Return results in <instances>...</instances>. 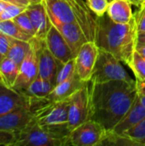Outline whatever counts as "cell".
Wrapping results in <instances>:
<instances>
[{"instance_id":"ee69618b","label":"cell","mask_w":145,"mask_h":146,"mask_svg":"<svg viewBox=\"0 0 145 146\" xmlns=\"http://www.w3.org/2000/svg\"><path fill=\"white\" fill-rule=\"evenodd\" d=\"M110 1H112V0H109V2H110Z\"/></svg>"},{"instance_id":"f1b7e54d","label":"cell","mask_w":145,"mask_h":146,"mask_svg":"<svg viewBox=\"0 0 145 146\" xmlns=\"http://www.w3.org/2000/svg\"><path fill=\"white\" fill-rule=\"evenodd\" d=\"M91 11L97 16H102L107 12L109 0H86Z\"/></svg>"},{"instance_id":"5b68a950","label":"cell","mask_w":145,"mask_h":146,"mask_svg":"<svg viewBox=\"0 0 145 146\" xmlns=\"http://www.w3.org/2000/svg\"><path fill=\"white\" fill-rule=\"evenodd\" d=\"M91 82L68 98V127L70 131L91 119Z\"/></svg>"},{"instance_id":"52a82bcc","label":"cell","mask_w":145,"mask_h":146,"mask_svg":"<svg viewBox=\"0 0 145 146\" xmlns=\"http://www.w3.org/2000/svg\"><path fill=\"white\" fill-rule=\"evenodd\" d=\"M106 131L101 124L90 119L70 132L69 145L100 146Z\"/></svg>"},{"instance_id":"8fae6325","label":"cell","mask_w":145,"mask_h":146,"mask_svg":"<svg viewBox=\"0 0 145 146\" xmlns=\"http://www.w3.org/2000/svg\"><path fill=\"white\" fill-rule=\"evenodd\" d=\"M71 6L75 22L80 27L88 41H95L97 16L91 11L86 0H66Z\"/></svg>"},{"instance_id":"ac0fdd59","label":"cell","mask_w":145,"mask_h":146,"mask_svg":"<svg viewBox=\"0 0 145 146\" xmlns=\"http://www.w3.org/2000/svg\"><path fill=\"white\" fill-rule=\"evenodd\" d=\"M49 17L52 22H75L70 4L66 0H44Z\"/></svg>"},{"instance_id":"4dcf8cb0","label":"cell","mask_w":145,"mask_h":146,"mask_svg":"<svg viewBox=\"0 0 145 146\" xmlns=\"http://www.w3.org/2000/svg\"><path fill=\"white\" fill-rule=\"evenodd\" d=\"M15 135L12 132L0 130V145L15 146Z\"/></svg>"},{"instance_id":"e0dca14e","label":"cell","mask_w":145,"mask_h":146,"mask_svg":"<svg viewBox=\"0 0 145 146\" xmlns=\"http://www.w3.org/2000/svg\"><path fill=\"white\" fill-rule=\"evenodd\" d=\"M145 117V107L141 104L138 98L135 100L130 110L121 119V121L112 129L114 132L124 134L134 126L138 124Z\"/></svg>"},{"instance_id":"f546056e","label":"cell","mask_w":145,"mask_h":146,"mask_svg":"<svg viewBox=\"0 0 145 146\" xmlns=\"http://www.w3.org/2000/svg\"><path fill=\"white\" fill-rule=\"evenodd\" d=\"M25 9H26L19 7L17 5L9 3L7 5V7L2 12H0V21H7V20H12L16 15H18L19 14L23 12Z\"/></svg>"},{"instance_id":"ffe728a7","label":"cell","mask_w":145,"mask_h":146,"mask_svg":"<svg viewBox=\"0 0 145 146\" xmlns=\"http://www.w3.org/2000/svg\"><path fill=\"white\" fill-rule=\"evenodd\" d=\"M129 0H112L109 3L107 15L115 23H129L134 16Z\"/></svg>"},{"instance_id":"603a6c76","label":"cell","mask_w":145,"mask_h":146,"mask_svg":"<svg viewBox=\"0 0 145 146\" xmlns=\"http://www.w3.org/2000/svg\"><path fill=\"white\" fill-rule=\"evenodd\" d=\"M20 70V65L8 57H3L0 62L1 80L9 87H13Z\"/></svg>"},{"instance_id":"2e32d148","label":"cell","mask_w":145,"mask_h":146,"mask_svg":"<svg viewBox=\"0 0 145 146\" xmlns=\"http://www.w3.org/2000/svg\"><path fill=\"white\" fill-rule=\"evenodd\" d=\"M52 24L62 33L75 57L81 46L88 41L80 27L76 22H52Z\"/></svg>"},{"instance_id":"836d02e7","label":"cell","mask_w":145,"mask_h":146,"mask_svg":"<svg viewBox=\"0 0 145 146\" xmlns=\"http://www.w3.org/2000/svg\"><path fill=\"white\" fill-rule=\"evenodd\" d=\"M136 83H137L138 98L140 100L141 104L145 107V80H136Z\"/></svg>"},{"instance_id":"b9f144b4","label":"cell","mask_w":145,"mask_h":146,"mask_svg":"<svg viewBox=\"0 0 145 146\" xmlns=\"http://www.w3.org/2000/svg\"><path fill=\"white\" fill-rule=\"evenodd\" d=\"M142 7H145V3H144V4H142V5H141V6H140L139 8H142Z\"/></svg>"},{"instance_id":"277c9868","label":"cell","mask_w":145,"mask_h":146,"mask_svg":"<svg viewBox=\"0 0 145 146\" xmlns=\"http://www.w3.org/2000/svg\"><path fill=\"white\" fill-rule=\"evenodd\" d=\"M121 62L112 53L99 49L97 62L91 77V83H102L111 80H129L131 76Z\"/></svg>"},{"instance_id":"4fadbf2b","label":"cell","mask_w":145,"mask_h":146,"mask_svg":"<svg viewBox=\"0 0 145 146\" xmlns=\"http://www.w3.org/2000/svg\"><path fill=\"white\" fill-rule=\"evenodd\" d=\"M25 11L28 15L35 29L36 35L34 38L38 39H45L52 23L49 17L44 3H30L26 8Z\"/></svg>"},{"instance_id":"44dd1931","label":"cell","mask_w":145,"mask_h":146,"mask_svg":"<svg viewBox=\"0 0 145 146\" xmlns=\"http://www.w3.org/2000/svg\"><path fill=\"white\" fill-rule=\"evenodd\" d=\"M54 86L50 81L38 76L26 89L23 94L29 98H44L49 96Z\"/></svg>"},{"instance_id":"7402d4cb","label":"cell","mask_w":145,"mask_h":146,"mask_svg":"<svg viewBox=\"0 0 145 146\" xmlns=\"http://www.w3.org/2000/svg\"><path fill=\"white\" fill-rule=\"evenodd\" d=\"M31 49L30 41H24L10 37V45L6 57L21 65Z\"/></svg>"},{"instance_id":"1f68e13d","label":"cell","mask_w":145,"mask_h":146,"mask_svg":"<svg viewBox=\"0 0 145 146\" xmlns=\"http://www.w3.org/2000/svg\"><path fill=\"white\" fill-rule=\"evenodd\" d=\"M137 18L138 33L145 32V7L139 8V10L135 13Z\"/></svg>"},{"instance_id":"f6af8a7d","label":"cell","mask_w":145,"mask_h":146,"mask_svg":"<svg viewBox=\"0 0 145 146\" xmlns=\"http://www.w3.org/2000/svg\"><path fill=\"white\" fill-rule=\"evenodd\" d=\"M0 80H1V78H0Z\"/></svg>"},{"instance_id":"7bdbcfd3","label":"cell","mask_w":145,"mask_h":146,"mask_svg":"<svg viewBox=\"0 0 145 146\" xmlns=\"http://www.w3.org/2000/svg\"><path fill=\"white\" fill-rule=\"evenodd\" d=\"M145 3V0H143V3H142V4H144Z\"/></svg>"},{"instance_id":"5bb4252c","label":"cell","mask_w":145,"mask_h":146,"mask_svg":"<svg viewBox=\"0 0 145 146\" xmlns=\"http://www.w3.org/2000/svg\"><path fill=\"white\" fill-rule=\"evenodd\" d=\"M23 107L29 108V98L0 80V115Z\"/></svg>"},{"instance_id":"9c48e42d","label":"cell","mask_w":145,"mask_h":146,"mask_svg":"<svg viewBox=\"0 0 145 146\" xmlns=\"http://www.w3.org/2000/svg\"><path fill=\"white\" fill-rule=\"evenodd\" d=\"M99 48L94 41L85 43L74 57L75 73L84 82L91 80L97 62Z\"/></svg>"},{"instance_id":"d6a6232c","label":"cell","mask_w":145,"mask_h":146,"mask_svg":"<svg viewBox=\"0 0 145 146\" xmlns=\"http://www.w3.org/2000/svg\"><path fill=\"white\" fill-rule=\"evenodd\" d=\"M10 45V37L7 36L0 31V52L6 56Z\"/></svg>"},{"instance_id":"8992f818","label":"cell","mask_w":145,"mask_h":146,"mask_svg":"<svg viewBox=\"0 0 145 146\" xmlns=\"http://www.w3.org/2000/svg\"><path fill=\"white\" fill-rule=\"evenodd\" d=\"M15 146H65L63 141L52 137L32 120L21 130L15 133Z\"/></svg>"},{"instance_id":"d6986e66","label":"cell","mask_w":145,"mask_h":146,"mask_svg":"<svg viewBox=\"0 0 145 146\" xmlns=\"http://www.w3.org/2000/svg\"><path fill=\"white\" fill-rule=\"evenodd\" d=\"M86 82L82 81L76 74H73L66 80L56 84L47 97L50 101H61L68 99L72 94L81 88Z\"/></svg>"},{"instance_id":"3957f363","label":"cell","mask_w":145,"mask_h":146,"mask_svg":"<svg viewBox=\"0 0 145 146\" xmlns=\"http://www.w3.org/2000/svg\"><path fill=\"white\" fill-rule=\"evenodd\" d=\"M29 98V97H28ZM29 109L38 124L52 137L69 146L68 98L50 101L47 98H29Z\"/></svg>"},{"instance_id":"7c38bea8","label":"cell","mask_w":145,"mask_h":146,"mask_svg":"<svg viewBox=\"0 0 145 146\" xmlns=\"http://www.w3.org/2000/svg\"><path fill=\"white\" fill-rule=\"evenodd\" d=\"M45 43L51 54L62 63H66L74 58V55L69 45L53 24L46 35Z\"/></svg>"},{"instance_id":"74e56055","label":"cell","mask_w":145,"mask_h":146,"mask_svg":"<svg viewBox=\"0 0 145 146\" xmlns=\"http://www.w3.org/2000/svg\"><path fill=\"white\" fill-rule=\"evenodd\" d=\"M9 3H10L7 2V1H5V0H0V12H2V11L7 7V5H8Z\"/></svg>"},{"instance_id":"484cf974","label":"cell","mask_w":145,"mask_h":146,"mask_svg":"<svg viewBox=\"0 0 145 146\" xmlns=\"http://www.w3.org/2000/svg\"><path fill=\"white\" fill-rule=\"evenodd\" d=\"M129 68L132 70L136 80H145V59L137 50L133 54L132 61Z\"/></svg>"},{"instance_id":"6da1fadb","label":"cell","mask_w":145,"mask_h":146,"mask_svg":"<svg viewBox=\"0 0 145 146\" xmlns=\"http://www.w3.org/2000/svg\"><path fill=\"white\" fill-rule=\"evenodd\" d=\"M90 95L91 119L112 130L138 98L136 80L91 82Z\"/></svg>"},{"instance_id":"d4e9b609","label":"cell","mask_w":145,"mask_h":146,"mask_svg":"<svg viewBox=\"0 0 145 146\" xmlns=\"http://www.w3.org/2000/svg\"><path fill=\"white\" fill-rule=\"evenodd\" d=\"M100 146H138L125 134H120L113 130H107Z\"/></svg>"},{"instance_id":"f35d334b","label":"cell","mask_w":145,"mask_h":146,"mask_svg":"<svg viewBox=\"0 0 145 146\" xmlns=\"http://www.w3.org/2000/svg\"><path fill=\"white\" fill-rule=\"evenodd\" d=\"M129 1L132 3V5H135L138 8L142 5V3H143V0H129Z\"/></svg>"},{"instance_id":"7a4b0ae2","label":"cell","mask_w":145,"mask_h":146,"mask_svg":"<svg viewBox=\"0 0 145 146\" xmlns=\"http://www.w3.org/2000/svg\"><path fill=\"white\" fill-rule=\"evenodd\" d=\"M138 39L137 18L134 14L129 23L114 22L105 13L97 18L95 43L99 49L112 53L124 64L130 66Z\"/></svg>"},{"instance_id":"e575fe53","label":"cell","mask_w":145,"mask_h":146,"mask_svg":"<svg viewBox=\"0 0 145 146\" xmlns=\"http://www.w3.org/2000/svg\"><path fill=\"white\" fill-rule=\"evenodd\" d=\"M12 4H15V5H17L19 7H21V8H24L26 9L29 4L30 3L28 2V0H5Z\"/></svg>"},{"instance_id":"30bf717a","label":"cell","mask_w":145,"mask_h":146,"mask_svg":"<svg viewBox=\"0 0 145 146\" xmlns=\"http://www.w3.org/2000/svg\"><path fill=\"white\" fill-rule=\"evenodd\" d=\"M37 46L38 58V76L56 85V79L62 64L59 62L48 49L45 39L33 38Z\"/></svg>"},{"instance_id":"8d00e7d4","label":"cell","mask_w":145,"mask_h":146,"mask_svg":"<svg viewBox=\"0 0 145 146\" xmlns=\"http://www.w3.org/2000/svg\"><path fill=\"white\" fill-rule=\"evenodd\" d=\"M137 44H145V32L143 33H138V39Z\"/></svg>"},{"instance_id":"ab89813d","label":"cell","mask_w":145,"mask_h":146,"mask_svg":"<svg viewBox=\"0 0 145 146\" xmlns=\"http://www.w3.org/2000/svg\"><path fill=\"white\" fill-rule=\"evenodd\" d=\"M44 0H28L30 3H43Z\"/></svg>"},{"instance_id":"83f0119b","label":"cell","mask_w":145,"mask_h":146,"mask_svg":"<svg viewBox=\"0 0 145 146\" xmlns=\"http://www.w3.org/2000/svg\"><path fill=\"white\" fill-rule=\"evenodd\" d=\"M74 74H75V61L73 58V59L67 62L66 63L62 64V66L61 67V68L58 71V74L56 75V85L66 80L67 79H68Z\"/></svg>"},{"instance_id":"ba28073f","label":"cell","mask_w":145,"mask_h":146,"mask_svg":"<svg viewBox=\"0 0 145 146\" xmlns=\"http://www.w3.org/2000/svg\"><path fill=\"white\" fill-rule=\"evenodd\" d=\"M33 38L30 40L31 49L20 65L17 79L12 87L15 91L21 93H23L30 84L38 76V50Z\"/></svg>"},{"instance_id":"60d3db41","label":"cell","mask_w":145,"mask_h":146,"mask_svg":"<svg viewBox=\"0 0 145 146\" xmlns=\"http://www.w3.org/2000/svg\"><path fill=\"white\" fill-rule=\"evenodd\" d=\"M3 57H5V56H3V54H2V53L0 52V62H1V61H2V60L3 59Z\"/></svg>"},{"instance_id":"cb8c5ba5","label":"cell","mask_w":145,"mask_h":146,"mask_svg":"<svg viewBox=\"0 0 145 146\" xmlns=\"http://www.w3.org/2000/svg\"><path fill=\"white\" fill-rule=\"evenodd\" d=\"M0 31L9 37L20 40L30 41L33 38L24 32L13 20L0 21Z\"/></svg>"},{"instance_id":"9a60e30c","label":"cell","mask_w":145,"mask_h":146,"mask_svg":"<svg viewBox=\"0 0 145 146\" xmlns=\"http://www.w3.org/2000/svg\"><path fill=\"white\" fill-rule=\"evenodd\" d=\"M33 118L28 107L19 108L0 115V130L17 133L23 129Z\"/></svg>"},{"instance_id":"d590c367","label":"cell","mask_w":145,"mask_h":146,"mask_svg":"<svg viewBox=\"0 0 145 146\" xmlns=\"http://www.w3.org/2000/svg\"><path fill=\"white\" fill-rule=\"evenodd\" d=\"M136 50L144 57L145 59V44H137V46H136Z\"/></svg>"},{"instance_id":"4316f807","label":"cell","mask_w":145,"mask_h":146,"mask_svg":"<svg viewBox=\"0 0 145 146\" xmlns=\"http://www.w3.org/2000/svg\"><path fill=\"white\" fill-rule=\"evenodd\" d=\"M24 32H26V33H28L29 35H31L32 37H35L36 35V32L35 29L32 24V21L28 16V15L26 14V12L24 10L23 12H21V14H19L18 15H16L15 18L12 19Z\"/></svg>"}]
</instances>
